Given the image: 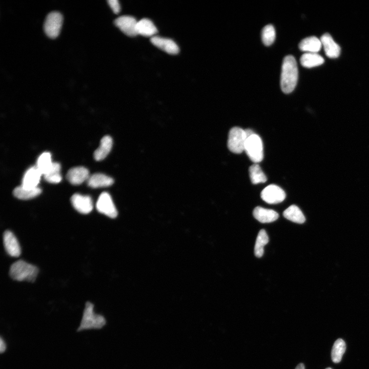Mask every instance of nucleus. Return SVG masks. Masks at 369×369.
<instances>
[{"instance_id": "nucleus-8", "label": "nucleus", "mask_w": 369, "mask_h": 369, "mask_svg": "<svg viewBox=\"0 0 369 369\" xmlns=\"http://www.w3.org/2000/svg\"><path fill=\"white\" fill-rule=\"evenodd\" d=\"M260 196L262 199L266 203L277 204L283 201L286 195L280 187L275 184H270L261 191Z\"/></svg>"}, {"instance_id": "nucleus-19", "label": "nucleus", "mask_w": 369, "mask_h": 369, "mask_svg": "<svg viewBox=\"0 0 369 369\" xmlns=\"http://www.w3.org/2000/svg\"><path fill=\"white\" fill-rule=\"evenodd\" d=\"M136 30L137 34L146 37H153L157 32V29L153 23L148 18H142L137 22Z\"/></svg>"}, {"instance_id": "nucleus-7", "label": "nucleus", "mask_w": 369, "mask_h": 369, "mask_svg": "<svg viewBox=\"0 0 369 369\" xmlns=\"http://www.w3.org/2000/svg\"><path fill=\"white\" fill-rule=\"evenodd\" d=\"M97 210L105 215L114 218L117 216V211L110 194L102 193L99 196L96 204Z\"/></svg>"}, {"instance_id": "nucleus-34", "label": "nucleus", "mask_w": 369, "mask_h": 369, "mask_svg": "<svg viewBox=\"0 0 369 369\" xmlns=\"http://www.w3.org/2000/svg\"><path fill=\"white\" fill-rule=\"evenodd\" d=\"M325 369H332V368H331V367H327V368H326Z\"/></svg>"}, {"instance_id": "nucleus-13", "label": "nucleus", "mask_w": 369, "mask_h": 369, "mask_svg": "<svg viewBox=\"0 0 369 369\" xmlns=\"http://www.w3.org/2000/svg\"><path fill=\"white\" fill-rule=\"evenodd\" d=\"M90 176L88 170L84 167L72 168L68 171L66 175L67 180L71 184L78 185L87 180Z\"/></svg>"}, {"instance_id": "nucleus-14", "label": "nucleus", "mask_w": 369, "mask_h": 369, "mask_svg": "<svg viewBox=\"0 0 369 369\" xmlns=\"http://www.w3.org/2000/svg\"><path fill=\"white\" fill-rule=\"evenodd\" d=\"M320 39L327 57L337 58L339 56L340 47L329 33L322 35Z\"/></svg>"}, {"instance_id": "nucleus-2", "label": "nucleus", "mask_w": 369, "mask_h": 369, "mask_svg": "<svg viewBox=\"0 0 369 369\" xmlns=\"http://www.w3.org/2000/svg\"><path fill=\"white\" fill-rule=\"evenodd\" d=\"M38 273V268L24 260H18L11 264L9 269L10 277L16 281L33 282Z\"/></svg>"}, {"instance_id": "nucleus-12", "label": "nucleus", "mask_w": 369, "mask_h": 369, "mask_svg": "<svg viewBox=\"0 0 369 369\" xmlns=\"http://www.w3.org/2000/svg\"><path fill=\"white\" fill-rule=\"evenodd\" d=\"M151 43L158 48L170 54H177L179 51L177 45L170 38L154 36L150 39Z\"/></svg>"}, {"instance_id": "nucleus-30", "label": "nucleus", "mask_w": 369, "mask_h": 369, "mask_svg": "<svg viewBox=\"0 0 369 369\" xmlns=\"http://www.w3.org/2000/svg\"><path fill=\"white\" fill-rule=\"evenodd\" d=\"M107 2L114 13L119 12L120 6L118 0H108Z\"/></svg>"}, {"instance_id": "nucleus-26", "label": "nucleus", "mask_w": 369, "mask_h": 369, "mask_svg": "<svg viewBox=\"0 0 369 369\" xmlns=\"http://www.w3.org/2000/svg\"><path fill=\"white\" fill-rule=\"evenodd\" d=\"M53 163L51 154L49 152H44L38 157L36 167L44 175L51 169Z\"/></svg>"}, {"instance_id": "nucleus-16", "label": "nucleus", "mask_w": 369, "mask_h": 369, "mask_svg": "<svg viewBox=\"0 0 369 369\" xmlns=\"http://www.w3.org/2000/svg\"><path fill=\"white\" fill-rule=\"evenodd\" d=\"M253 214L254 218L261 223L272 222L279 217L278 213L275 211L261 207H256L253 210Z\"/></svg>"}, {"instance_id": "nucleus-22", "label": "nucleus", "mask_w": 369, "mask_h": 369, "mask_svg": "<svg viewBox=\"0 0 369 369\" xmlns=\"http://www.w3.org/2000/svg\"><path fill=\"white\" fill-rule=\"evenodd\" d=\"M301 65L305 68H313L322 65L324 60L317 53H305L300 57Z\"/></svg>"}, {"instance_id": "nucleus-28", "label": "nucleus", "mask_w": 369, "mask_h": 369, "mask_svg": "<svg viewBox=\"0 0 369 369\" xmlns=\"http://www.w3.org/2000/svg\"><path fill=\"white\" fill-rule=\"evenodd\" d=\"M60 165L58 162H53L52 167L44 176L45 179L52 183H59L61 180L60 174Z\"/></svg>"}, {"instance_id": "nucleus-17", "label": "nucleus", "mask_w": 369, "mask_h": 369, "mask_svg": "<svg viewBox=\"0 0 369 369\" xmlns=\"http://www.w3.org/2000/svg\"><path fill=\"white\" fill-rule=\"evenodd\" d=\"M87 181L88 186L93 188L109 187L114 182L112 178L101 173L90 175Z\"/></svg>"}, {"instance_id": "nucleus-9", "label": "nucleus", "mask_w": 369, "mask_h": 369, "mask_svg": "<svg viewBox=\"0 0 369 369\" xmlns=\"http://www.w3.org/2000/svg\"><path fill=\"white\" fill-rule=\"evenodd\" d=\"M137 22L133 16L122 15L116 18L114 24L126 35L135 36L138 35L136 30Z\"/></svg>"}, {"instance_id": "nucleus-25", "label": "nucleus", "mask_w": 369, "mask_h": 369, "mask_svg": "<svg viewBox=\"0 0 369 369\" xmlns=\"http://www.w3.org/2000/svg\"><path fill=\"white\" fill-rule=\"evenodd\" d=\"M346 349L344 340L341 338L334 342L331 352V358L333 362L337 363L341 361Z\"/></svg>"}, {"instance_id": "nucleus-1", "label": "nucleus", "mask_w": 369, "mask_h": 369, "mask_svg": "<svg viewBox=\"0 0 369 369\" xmlns=\"http://www.w3.org/2000/svg\"><path fill=\"white\" fill-rule=\"evenodd\" d=\"M297 64L292 55L285 56L282 62L280 77L281 89L284 93H290L295 89L298 79Z\"/></svg>"}, {"instance_id": "nucleus-20", "label": "nucleus", "mask_w": 369, "mask_h": 369, "mask_svg": "<svg viewBox=\"0 0 369 369\" xmlns=\"http://www.w3.org/2000/svg\"><path fill=\"white\" fill-rule=\"evenodd\" d=\"M322 47L320 39L316 36H310L302 39L299 44V49L306 53H317Z\"/></svg>"}, {"instance_id": "nucleus-11", "label": "nucleus", "mask_w": 369, "mask_h": 369, "mask_svg": "<svg viewBox=\"0 0 369 369\" xmlns=\"http://www.w3.org/2000/svg\"><path fill=\"white\" fill-rule=\"evenodd\" d=\"M3 243L5 249L8 255L17 257L21 253L18 241L14 234L9 230H6L3 234Z\"/></svg>"}, {"instance_id": "nucleus-31", "label": "nucleus", "mask_w": 369, "mask_h": 369, "mask_svg": "<svg viewBox=\"0 0 369 369\" xmlns=\"http://www.w3.org/2000/svg\"><path fill=\"white\" fill-rule=\"evenodd\" d=\"M6 343L1 337V339H0V352L1 353H3L4 352H5V351L6 350Z\"/></svg>"}, {"instance_id": "nucleus-6", "label": "nucleus", "mask_w": 369, "mask_h": 369, "mask_svg": "<svg viewBox=\"0 0 369 369\" xmlns=\"http://www.w3.org/2000/svg\"><path fill=\"white\" fill-rule=\"evenodd\" d=\"M63 23V16L57 11H52L48 14L44 24V30L50 38H54L59 34Z\"/></svg>"}, {"instance_id": "nucleus-32", "label": "nucleus", "mask_w": 369, "mask_h": 369, "mask_svg": "<svg viewBox=\"0 0 369 369\" xmlns=\"http://www.w3.org/2000/svg\"><path fill=\"white\" fill-rule=\"evenodd\" d=\"M247 137L250 136L255 133L250 129H247L244 130Z\"/></svg>"}, {"instance_id": "nucleus-24", "label": "nucleus", "mask_w": 369, "mask_h": 369, "mask_svg": "<svg viewBox=\"0 0 369 369\" xmlns=\"http://www.w3.org/2000/svg\"><path fill=\"white\" fill-rule=\"evenodd\" d=\"M268 242L269 237L266 231L264 229L260 230L257 235L254 248V254L257 257L262 256L264 247Z\"/></svg>"}, {"instance_id": "nucleus-23", "label": "nucleus", "mask_w": 369, "mask_h": 369, "mask_svg": "<svg viewBox=\"0 0 369 369\" xmlns=\"http://www.w3.org/2000/svg\"><path fill=\"white\" fill-rule=\"evenodd\" d=\"M283 216L287 219L301 224L305 222V218L301 210L296 205L293 204L288 207L283 212Z\"/></svg>"}, {"instance_id": "nucleus-33", "label": "nucleus", "mask_w": 369, "mask_h": 369, "mask_svg": "<svg viewBox=\"0 0 369 369\" xmlns=\"http://www.w3.org/2000/svg\"><path fill=\"white\" fill-rule=\"evenodd\" d=\"M295 369H305V367L304 364L301 363L298 364Z\"/></svg>"}, {"instance_id": "nucleus-4", "label": "nucleus", "mask_w": 369, "mask_h": 369, "mask_svg": "<svg viewBox=\"0 0 369 369\" xmlns=\"http://www.w3.org/2000/svg\"><path fill=\"white\" fill-rule=\"evenodd\" d=\"M244 151L250 160L257 163L263 158V144L259 135L254 133L246 140Z\"/></svg>"}, {"instance_id": "nucleus-18", "label": "nucleus", "mask_w": 369, "mask_h": 369, "mask_svg": "<svg viewBox=\"0 0 369 369\" xmlns=\"http://www.w3.org/2000/svg\"><path fill=\"white\" fill-rule=\"evenodd\" d=\"M113 145V140L111 136H104L100 142L98 148L94 152V158L97 161L105 159L110 153Z\"/></svg>"}, {"instance_id": "nucleus-21", "label": "nucleus", "mask_w": 369, "mask_h": 369, "mask_svg": "<svg viewBox=\"0 0 369 369\" xmlns=\"http://www.w3.org/2000/svg\"><path fill=\"white\" fill-rule=\"evenodd\" d=\"M41 192L42 190L38 187L27 188L20 186L14 189L13 194L15 197L19 199L28 200L37 196Z\"/></svg>"}, {"instance_id": "nucleus-3", "label": "nucleus", "mask_w": 369, "mask_h": 369, "mask_svg": "<svg viewBox=\"0 0 369 369\" xmlns=\"http://www.w3.org/2000/svg\"><path fill=\"white\" fill-rule=\"evenodd\" d=\"M94 305L87 301L85 304L83 314L77 331L86 330L99 329L106 324V319L101 315L97 314L93 311Z\"/></svg>"}, {"instance_id": "nucleus-5", "label": "nucleus", "mask_w": 369, "mask_h": 369, "mask_svg": "<svg viewBox=\"0 0 369 369\" xmlns=\"http://www.w3.org/2000/svg\"><path fill=\"white\" fill-rule=\"evenodd\" d=\"M247 136L244 130L235 127L229 132L227 146L229 150L236 154H240L244 151Z\"/></svg>"}, {"instance_id": "nucleus-10", "label": "nucleus", "mask_w": 369, "mask_h": 369, "mask_svg": "<svg viewBox=\"0 0 369 369\" xmlns=\"http://www.w3.org/2000/svg\"><path fill=\"white\" fill-rule=\"evenodd\" d=\"M74 208L81 214H88L93 209V202L89 196L79 194H73L70 199Z\"/></svg>"}, {"instance_id": "nucleus-29", "label": "nucleus", "mask_w": 369, "mask_h": 369, "mask_svg": "<svg viewBox=\"0 0 369 369\" xmlns=\"http://www.w3.org/2000/svg\"><path fill=\"white\" fill-rule=\"evenodd\" d=\"M276 33L274 27L272 25L265 26L262 30L261 38L265 46L272 45L275 39Z\"/></svg>"}, {"instance_id": "nucleus-15", "label": "nucleus", "mask_w": 369, "mask_h": 369, "mask_svg": "<svg viewBox=\"0 0 369 369\" xmlns=\"http://www.w3.org/2000/svg\"><path fill=\"white\" fill-rule=\"evenodd\" d=\"M42 175V173L36 167H32L25 172L21 186L27 188L38 187L37 185Z\"/></svg>"}, {"instance_id": "nucleus-27", "label": "nucleus", "mask_w": 369, "mask_h": 369, "mask_svg": "<svg viewBox=\"0 0 369 369\" xmlns=\"http://www.w3.org/2000/svg\"><path fill=\"white\" fill-rule=\"evenodd\" d=\"M249 174L251 181L253 184L264 183L267 180L266 176L257 163H254L250 167Z\"/></svg>"}]
</instances>
